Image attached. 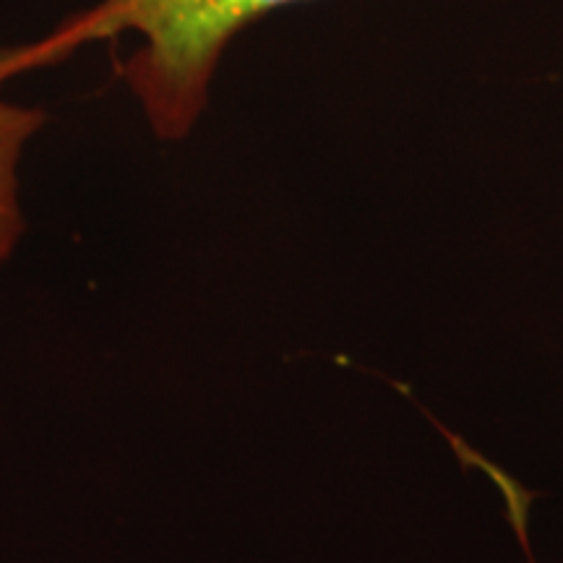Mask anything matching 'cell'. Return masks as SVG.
<instances>
[{
	"label": "cell",
	"mask_w": 563,
	"mask_h": 563,
	"mask_svg": "<svg viewBox=\"0 0 563 563\" xmlns=\"http://www.w3.org/2000/svg\"><path fill=\"white\" fill-rule=\"evenodd\" d=\"M302 0H97L63 19L45 37L0 47V84L55 66L91 42L136 34L139 45L115 60L159 141L188 139L209 108L211 81L230 42L253 21Z\"/></svg>",
	"instance_id": "6da1fadb"
},
{
	"label": "cell",
	"mask_w": 563,
	"mask_h": 563,
	"mask_svg": "<svg viewBox=\"0 0 563 563\" xmlns=\"http://www.w3.org/2000/svg\"><path fill=\"white\" fill-rule=\"evenodd\" d=\"M45 123L47 112L42 108L0 100V266L9 262L24 241L26 217L21 207V162Z\"/></svg>",
	"instance_id": "7a4b0ae2"
}]
</instances>
